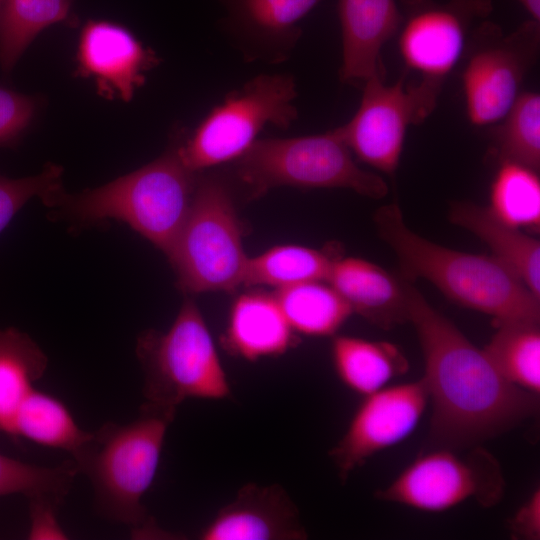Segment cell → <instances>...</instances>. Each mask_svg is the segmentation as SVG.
<instances>
[{"label": "cell", "instance_id": "obj_1", "mask_svg": "<svg viewBox=\"0 0 540 540\" xmlns=\"http://www.w3.org/2000/svg\"><path fill=\"white\" fill-rule=\"evenodd\" d=\"M408 321L423 353L432 415L430 448L456 451L513 429L539 411V394L521 389L411 284Z\"/></svg>", "mask_w": 540, "mask_h": 540}, {"label": "cell", "instance_id": "obj_2", "mask_svg": "<svg viewBox=\"0 0 540 540\" xmlns=\"http://www.w3.org/2000/svg\"><path fill=\"white\" fill-rule=\"evenodd\" d=\"M374 221L404 279L430 281L453 302L492 316L495 326L539 323L540 298L495 257L460 252L421 237L406 225L397 203L380 207Z\"/></svg>", "mask_w": 540, "mask_h": 540}, {"label": "cell", "instance_id": "obj_3", "mask_svg": "<svg viewBox=\"0 0 540 540\" xmlns=\"http://www.w3.org/2000/svg\"><path fill=\"white\" fill-rule=\"evenodd\" d=\"M175 416L176 411L143 403L134 420L105 422L71 455L78 472L91 484L95 511L125 525L134 538L167 536L142 499L156 476L165 436Z\"/></svg>", "mask_w": 540, "mask_h": 540}, {"label": "cell", "instance_id": "obj_4", "mask_svg": "<svg viewBox=\"0 0 540 540\" xmlns=\"http://www.w3.org/2000/svg\"><path fill=\"white\" fill-rule=\"evenodd\" d=\"M198 175L183 163L173 138L152 162L97 188L63 190L53 207L80 225L124 222L167 255L188 215Z\"/></svg>", "mask_w": 540, "mask_h": 540}, {"label": "cell", "instance_id": "obj_5", "mask_svg": "<svg viewBox=\"0 0 540 540\" xmlns=\"http://www.w3.org/2000/svg\"><path fill=\"white\" fill-rule=\"evenodd\" d=\"M352 155L337 127L307 136L258 138L232 162V174L251 197L281 186L344 188L372 199L385 197L384 179L360 168Z\"/></svg>", "mask_w": 540, "mask_h": 540}, {"label": "cell", "instance_id": "obj_6", "mask_svg": "<svg viewBox=\"0 0 540 540\" xmlns=\"http://www.w3.org/2000/svg\"><path fill=\"white\" fill-rule=\"evenodd\" d=\"M296 78L260 73L229 91L190 132L175 133L183 163L194 172L233 162L266 126L289 129L298 119Z\"/></svg>", "mask_w": 540, "mask_h": 540}, {"label": "cell", "instance_id": "obj_7", "mask_svg": "<svg viewBox=\"0 0 540 540\" xmlns=\"http://www.w3.org/2000/svg\"><path fill=\"white\" fill-rule=\"evenodd\" d=\"M143 371L144 403L177 411L189 398L222 400L230 383L204 318L186 299L166 332L146 330L136 343Z\"/></svg>", "mask_w": 540, "mask_h": 540}, {"label": "cell", "instance_id": "obj_8", "mask_svg": "<svg viewBox=\"0 0 540 540\" xmlns=\"http://www.w3.org/2000/svg\"><path fill=\"white\" fill-rule=\"evenodd\" d=\"M167 257L185 292L232 291L244 284L249 257L225 177L199 172L188 215Z\"/></svg>", "mask_w": 540, "mask_h": 540}, {"label": "cell", "instance_id": "obj_9", "mask_svg": "<svg viewBox=\"0 0 540 540\" xmlns=\"http://www.w3.org/2000/svg\"><path fill=\"white\" fill-rule=\"evenodd\" d=\"M402 23L399 52L405 71L420 78L408 82L428 117L437 105L442 86L464 56L469 35L478 20L493 10L492 0H400Z\"/></svg>", "mask_w": 540, "mask_h": 540}, {"label": "cell", "instance_id": "obj_10", "mask_svg": "<svg viewBox=\"0 0 540 540\" xmlns=\"http://www.w3.org/2000/svg\"><path fill=\"white\" fill-rule=\"evenodd\" d=\"M539 48L540 21L531 18L510 33L486 19L473 28L461 75L466 113L473 125H490L505 116Z\"/></svg>", "mask_w": 540, "mask_h": 540}, {"label": "cell", "instance_id": "obj_11", "mask_svg": "<svg viewBox=\"0 0 540 540\" xmlns=\"http://www.w3.org/2000/svg\"><path fill=\"white\" fill-rule=\"evenodd\" d=\"M430 448L418 455L376 498L426 512H441L474 499L491 507L504 496L505 480L494 455L471 447L465 455Z\"/></svg>", "mask_w": 540, "mask_h": 540}, {"label": "cell", "instance_id": "obj_12", "mask_svg": "<svg viewBox=\"0 0 540 540\" xmlns=\"http://www.w3.org/2000/svg\"><path fill=\"white\" fill-rule=\"evenodd\" d=\"M407 76L404 70L392 85L385 83V73L369 78L357 111L337 127L352 154L390 176L399 166L408 127L425 120Z\"/></svg>", "mask_w": 540, "mask_h": 540}, {"label": "cell", "instance_id": "obj_13", "mask_svg": "<svg viewBox=\"0 0 540 540\" xmlns=\"http://www.w3.org/2000/svg\"><path fill=\"white\" fill-rule=\"evenodd\" d=\"M428 402L422 378L364 396L344 435L329 451L340 479L346 481L370 457L408 437Z\"/></svg>", "mask_w": 540, "mask_h": 540}, {"label": "cell", "instance_id": "obj_14", "mask_svg": "<svg viewBox=\"0 0 540 540\" xmlns=\"http://www.w3.org/2000/svg\"><path fill=\"white\" fill-rule=\"evenodd\" d=\"M322 0H218L219 28L247 63L286 62L302 37L301 21Z\"/></svg>", "mask_w": 540, "mask_h": 540}, {"label": "cell", "instance_id": "obj_15", "mask_svg": "<svg viewBox=\"0 0 540 540\" xmlns=\"http://www.w3.org/2000/svg\"><path fill=\"white\" fill-rule=\"evenodd\" d=\"M157 53L124 25L90 19L80 30L76 74L92 79L107 99L130 101L146 80V72L159 65Z\"/></svg>", "mask_w": 540, "mask_h": 540}, {"label": "cell", "instance_id": "obj_16", "mask_svg": "<svg viewBox=\"0 0 540 540\" xmlns=\"http://www.w3.org/2000/svg\"><path fill=\"white\" fill-rule=\"evenodd\" d=\"M296 505L278 484L247 483L201 530V540H304Z\"/></svg>", "mask_w": 540, "mask_h": 540}, {"label": "cell", "instance_id": "obj_17", "mask_svg": "<svg viewBox=\"0 0 540 540\" xmlns=\"http://www.w3.org/2000/svg\"><path fill=\"white\" fill-rule=\"evenodd\" d=\"M337 13L342 46L340 81L362 87L372 76L385 73L381 50L399 31L401 9L396 0H337Z\"/></svg>", "mask_w": 540, "mask_h": 540}, {"label": "cell", "instance_id": "obj_18", "mask_svg": "<svg viewBox=\"0 0 540 540\" xmlns=\"http://www.w3.org/2000/svg\"><path fill=\"white\" fill-rule=\"evenodd\" d=\"M352 312L391 329L408 321L409 283L360 258H337L326 280Z\"/></svg>", "mask_w": 540, "mask_h": 540}, {"label": "cell", "instance_id": "obj_19", "mask_svg": "<svg viewBox=\"0 0 540 540\" xmlns=\"http://www.w3.org/2000/svg\"><path fill=\"white\" fill-rule=\"evenodd\" d=\"M223 341L230 353L248 361L281 355L299 342L274 295L255 292L234 301Z\"/></svg>", "mask_w": 540, "mask_h": 540}, {"label": "cell", "instance_id": "obj_20", "mask_svg": "<svg viewBox=\"0 0 540 540\" xmlns=\"http://www.w3.org/2000/svg\"><path fill=\"white\" fill-rule=\"evenodd\" d=\"M449 220L484 241L498 261L540 298V242L498 218L489 207L454 202Z\"/></svg>", "mask_w": 540, "mask_h": 540}, {"label": "cell", "instance_id": "obj_21", "mask_svg": "<svg viewBox=\"0 0 540 540\" xmlns=\"http://www.w3.org/2000/svg\"><path fill=\"white\" fill-rule=\"evenodd\" d=\"M331 354L341 382L363 396L386 387L391 380L409 370V362L404 353L387 341L335 336Z\"/></svg>", "mask_w": 540, "mask_h": 540}, {"label": "cell", "instance_id": "obj_22", "mask_svg": "<svg viewBox=\"0 0 540 540\" xmlns=\"http://www.w3.org/2000/svg\"><path fill=\"white\" fill-rule=\"evenodd\" d=\"M48 358L26 333L0 329V433L11 437L16 413L47 369Z\"/></svg>", "mask_w": 540, "mask_h": 540}, {"label": "cell", "instance_id": "obj_23", "mask_svg": "<svg viewBox=\"0 0 540 540\" xmlns=\"http://www.w3.org/2000/svg\"><path fill=\"white\" fill-rule=\"evenodd\" d=\"M274 297L294 332L331 336L353 313L326 281H309L277 289Z\"/></svg>", "mask_w": 540, "mask_h": 540}, {"label": "cell", "instance_id": "obj_24", "mask_svg": "<svg viewBox=\"0 0 540 540\" xmlns=\"http://www.w3.org/2000/svg\"><path fill=\"white\" fill-rule=\"evenodd\" d=\"M68 407L55 396L34 388L21 403L12 427V438H25L71 455L89 438Z\"/></svg>", "mask_w": 540, "mask_h": 540}, {"label": "cell", "instance_id": "obj_25", "mask_svg": "<svg viewBox=\"0 0 540 540\" xmlns=\"http://www.w3.org/2000/svg\"><path fill=\"white\" fill-rule=\"evenodd\" d=\"M73 0H3L0 10V67L9 73L47 27L74 21Z\"/></svg>", "mask_w": 540, "mask_h": 540}, {"label": "cell", "instance_id": "obj_26", "mask_svg": "<svg viewBox=\"0 0 540 540\" xmlns=\"http://www.w3.org/2000/svg\"><path fill=\"white\" fill-rule=\"evenodd\" d=\"M496 328L484 351L507 381L539 394V323L509 322L496 325Z\"/></svg>", "mask_w": 540, "mask_h": 540}, {"label": "cell", "instance_id": "obj_27", "mask_svg": "<svg viewBox=\"0 0 540 540\" xmlns=\"http://www.w3.org/2000/svg\"><path fill=\"white\" fill-rule=\"evenodd\" d=\"M337 258L299 245L275 246L248 258L244 284L277 289L309 281H326Z\"/></svg>", "mask_w": 540, "mask_h": 540}, {"label": "cell", "instance_id": "obj_28", "mask_svg": "<svg viewBox=\"0 0 540 540\" xmlns=\"http://www.w3.org/2000/svg\"><path fill=\"white\" fill-rule=\"evenodd\" d=\"M495 127L491 153L497 162H510L535 171L540 168V95L520 93Z\"/></svg>", "mask_w": 540, "mask_h": 540}, {"label": "cell", "instance_id": "obj_29", "mask_svg": "<svg viewBox=\"0 0 540 540\" xmlns=\"http://www.w3.org/2000/svg\"><path fill=\"white\" fill-rule=\"evenodd\" d=\"M489 208L509 225L539 230L538 172L515 163H500L491 185Z\"/></svg>", "mask_w": 540, "mask_h": 540}, {"label": "cell", "instance_id": "obj_30", "mask_svg": "<svg viewBox=\"0 0 540 540\" xmlns=\"http://www.w3.org/2000/svg\"><path fill=\"white\" fill-rule=\"evenodd\" d=\"M79 474L73 459L54 467L38 466L0 454V496L22 494L64 502Z\"/></svg>", "mask_w": 540, "mask_h": 540}, {"label": "cell", "instance_id": "obj_31", "mask_svg": "<svg viewBox=\"0 0 540 540\" xmlns=\"http://www.w3.org/2000/svg\"><path fill=\"white\" fill-rule=\"evenodd\" d=\"M62 190V168L55 164H47L41 173L24 178H8L0 173V233L30 199L38 197L52 207Z\"/></svg>", "mask_w": 540, "mask_h": 540}, {"label": "cell", "instance_id": "obj_32", "mask_svg": "<svg viewBox=\"0 0 540 540\" xmlns=\"http://www.w3.org/2000/svg\"><path fill=\"white\" fill-rule=\"evenodd\" d=\"M36 98L0 86V147H13L36 116Z\"/></svg>", "mask_w": 540, "mask_h": 540}, {"label": "cell", "instance_id": "obj_33", "mask_svg": "<svg viewBox=\"0 0 540 540\" xmlns=\"http://www.w3.org/2000/svg\"><path fill=\"white\" fill-rule=\"evenodd\" d=\"M28 511L30 527L29 540H66L68 535L58 520V511L62 502L46 498H30Z\"/></svg>", "mask_w": 540, "mask_h": 540}, {"label": "cell", "instance_id": "obj_34", "mask_svg": "<svg viewBox=\"0 0 540 540\" xmlns=\"http://www.w3.org/2000/svg\"><path fill=\"white\" fill-rule=\"evenodd\" d=\"M513 539H540V489L537 487L508 521Z\"/></svg>", "mask_w": 540, "mask_h": 540}, {"label": "cell", "instance_id": "obj_35", "mask_svg": "<svg viewBox=\"0 0 540 540\" xmlns=\"http://www.w3.org/2000/svg\"><path fill=\"white\" fill-rule=\"evenodd\" d=\"M531 19L540 21V0H517Z\"/></svg>", "mask_w": 540, "mask_h": 540}, {"label": "cell", "instance_id": "obj_36", "mask_svg": "<svg viewBox=\"0 0 540 540\" xmlns=\"http://www.w3.org/2000/svg\"><path fill=\"white\" fill-rule=\"evenodd\" d=\"M2 1H3V0H0V10H1V6H2Z\"/></svg>", "mask_w": 540, "mask_h": 540}]
</instances>
